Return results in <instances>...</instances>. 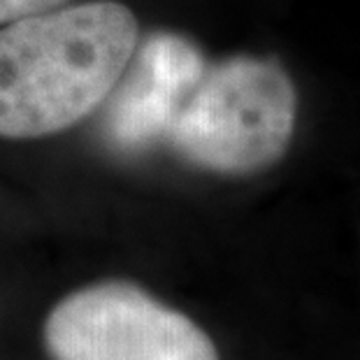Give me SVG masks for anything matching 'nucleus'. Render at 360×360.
Masks as SVG:
<instances>
[{"instance_id":"f257e3e1","label":"nucleus","mask_w":360,"mask_h":360,"mask_svg":"<svg viewBox=\"0 0 360 360\" xmlns=\"http://www.w3.org/2000/svg\"><path fill=\"white\" fill-rule=\"evenodd\" d=\"M297 124V91L279 60L212 63L181 33L137 44L110 98L105 137L124 154L163 147L198 170L249 177L279 163Z\"/></svg>"},{"instance_id":"20e7f679","label":"nucleus","mask_w":360,"mask_h":360,"mask_svg":"<svg viewBox=\"0 0 360 360\" xmlns=\"http://www.w3.org/2000/svg\"><path fill=\"white\" fill-rule=\"evenodd\" d=\"M68 3H72V0H0V26L24 17L51 12Z\"/></svg>"},{"instance_id":"f03ea898","label":"nucleus","mask_w":360,"mask_h":360,"mask_svg":"<svg viewBox=\"0 0 360 360\" xmlns=\"http://www.w3.org/2000/svg\"><path fill=\"white\" fill-rule=\"evenodd\" d=\"M140 42L119 0L68 3L0 26V137L37 140L110 101Z\"/></svg>"},{"instance_id":"7ed1b4c3","label":"nucleus","mask_w":360,"mask_h":360,"mask_svg":"<svg viewBox=\"0 0 360 360\" xmlns=\"http://www.w3.org/2000/svg\"><path fill=\"white\" fill-rule=\"evenodd\" d=\"M42 337L51 360H221L193 319L128 281H98L65 295Z\"/></svg>"}]
</instances>
